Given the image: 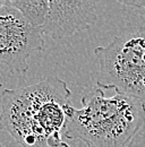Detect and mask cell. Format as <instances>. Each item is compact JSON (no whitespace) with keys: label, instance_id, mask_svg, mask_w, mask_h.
<instances>
[{"label":"cell","instance_id":"cell-1","mask_svg":"<svg viewBox=\"0 0 145 147\" xmlns=\"http://www.w3.org/2000/svg\"><path fill=\"white\" fill-rule=\"evenodd\" d=\"M70 97L67 83L57 76L28 86L3 90L0 129L22 147H68L62 136L74 108Z\"/></svg>","mask_w":145,"mask_h":147},{"label":"cell","instance_id":"cell-2","mask_svg":"<svg viewBox=\"0 0 145 147\" xmlns=\"http://www.w3.org/2000/svg\"><path fill=\"white\" fill-rule=\"evenodd\" d=\"M81 103L70 110L65 137L86 147H128L145 123L143 102L119 93L107 97L96 84Z\"/></svg>","mask_w":145,"mask_h":147},{"label":"cell","instance_id":"cell-3","mask_svg":"<svg viewBox=\"0 0 145 147\" xmlns=\"http://www.w3.org/2000/svg\"><path fill=\"white\" fill-rule=\"evenodd\" d=\"M93 52L100 68L96 85L145 104V26L115 36Z\"/></svg>","mask_w":145,"mask_h":147},{"label":"cell","instance_id":"cell-4","mask_svg":"<svg viewBox=\"0 0 145 147\" xmlns=\"http://www.w3.org/2000/svg\"><path fill=\"white\" fill-rule=\"evenodd\" d=\"M42 30L31 25L8 3L0 9V63L18 74L28 69V59L44 48Z\"/></svg>","mask_w":145,"mask_h":147},{"label":"cell","instance_id":"cell-5","mask_svg":"<svg viewBox=\"0 0 145 147\" xmlns=\"http://www.w3.org/2000/svg\"><path fill=\"white\" fill-rule=\"evenodd\" d=\"M96 5L94 1H49L43 34L60 41L87 30L98 19Z\"/></svg>","mask_w":145,"mask_h":147},{"label":"cell","instance_id":"cell-6","mask_svg":"<svg viewBox=\"0 0 145 147\" xmlns=\"http://www.w3.org/2000/svg\"><path fill=\"white\" fill-rule=\"evenodd\" d=\"M9 5L16 8L26 18V20L36 28L42 30L44 26L48 13L49 1L47 0H9Z\"/></svg>","mask_w":145,"mask_h":147},{"label":"cell","instance_id":"cell-7","mask_svg":"<svg viewBox=\"0 0 145 147\" xmlns=\"http://www.w3.org/2000/svg\"><path fill=\"white\" fill-rule=\"evenodd\" d=\"M7 3H8V0H0V9H1L2 7H5Z\"/></svg>","mask_w":145,"mask_h":147},{"label":"cell","instance_id":"cell-8","mask_svg":"<svg viewBox=\"0 0 145 147\" xmlns=\"http://www.w3.org/2000/svg\"><path fill=\"white\" fill-rule=\"evenodd\" d=\"M0 147H5V146H3V145H2V144H1V143H0Z\"/></svg>","mask_w":145,"mask_h":147},{"label":"cell","instance_id":"cell-9","mask_svg":"<svg viewBox=\"0 0 145 147\" xmlns=\"http://www.w3.org/2000/svg\"><path fill=\"white\" fill-rule=\"evenodd\" d=\"M68 147H70V146H68Z\"/></svg>","mask_w":145,"mask_h":147}]
</instances>
